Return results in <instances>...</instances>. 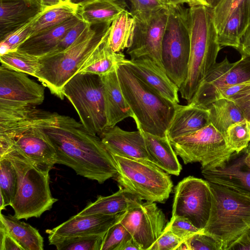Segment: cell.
I'll return each instance as SVG.
<instances>
[{
  "mask_svg": "<svg viewBox=\"0 0 250 250\" xmlns=\"http://www.w3.org/2000/svg\"><path fill=\"white\" fill-rule=\"evenodd\" d=\"M41 127L56 149L57 164L67 166L78 175L100 184L116 176L112 155L101 138L90 133L81 123L54 112Z\"/></svg>",
  "mask_w": 250,
  "mask_h": 250,
  "instance_id": "obj_1",
  "label": "cell"
},
{
  "mask_svg": "<svg viewBox=\"0 0 250 250\" xmlns=\"http://www.w3.org/2000/svg\"><path fill=\"white\" fill-rule=\"evenodd\" d=\"M186 12L190 53L187 78L179 92L181 97L189 104L200 84L217 62L221 46L218 41L212 8L192 5L187 8Z\"/></svg>",
  "mask_w": 250,
  "mask_h": 250,
  "instance_id": "obj_2",
  "label": "cell"
},
{
  "mask_svg": "<svg viewBox=\"0 0 250 250\" xmlns=\"http://www.w3.org/2000/svg\"><path fill=\"white\" fill-rule=\"evenodd\" d=\"M123 94L133 114L137 129L164 137L173 116L175 104L149 86L126 64L116 66Z\"/></svg>",
  "mask_w": 250,
  "mask_h": 250,
  "instance_id": "obj_3",
  "label": "cell"
},
{
  "mask_svg": "<svg viewBox=\"0 0 250 250\" xmlns=\"http://www.w3.org/2000/svg\"><path fill=\"white\" fill-rule=\"evenodd\" d=\"M111 23L89 25L64 51L39 58L40 68L35 77L61 100L65 84L108 36Z\"/></svg>",
  "mask_w": 250,
  "mask_h": 250,
  "instance_id": "obj_4",
  "label": "cell"
},
{
  "mask_svg": "<svg viewBox=\"0 0 250 250\" xmlns=\"http://www.w3.org/2000/svg\"><path fill=\"white\" fill-rule=\"evenodd\" d=\"M212 197L208 221L202 229L228 250L250 228V195L209 182Z\"/></svg>",
  "mask_w": 250,
  "mask_h": 250,
  "instance_id": "obj_5",
  "label": "cell"
},
{
  "mask_svg": "<svg viewBox=\"0 0 250 250\" xmlns=\"http://www.w3.org/2000/svg\"><path fill=\"white\" fill-rule=\"evenodd\" d=\"M1 157H6L11 162L17 174V192L10 205L14 216L27 220L40 217L49 210L58 199L52 196L49 175L38 169L15 149H9Z\"/></svg>",
  "mask_w": 250,
  "mask_h": 250,
  "instance_id": "obj_6",
  "label": "cell"
},
{
  "mask_svg": "<svg viewBox=\"0 0 250 250\" xmlns=\"http://www.w3.org/2000/svg\"><path fill=\"white\" fill-rule=\"evenodd\" d=\"M111 154L118 170L113 178L120 187L148 202L162 203L168 199L173 188L169 174L151 162Z\"/></svg>",
  "mask_w": 250,
  "mask_h": 250,
  "instance_id": "obj_7",
  "label": "cell"
},
{
  "mask_svg": "<svg viewBox=\"0 0 250 250\" xmlns=\"http://www.w3.org/2000/svg\"><path fill=\"white\" fill-rule=\"evenodd\" d=\"M63 93L76 110L84 128L100 137L107 128L101 76L78 73L65 84Z\"/></svg>",
  "mask_w": 250,
  "mask_h": 250,
  "instance_id": "obj_8",
  "label": "cell"
},
{
  "mask_svg": "<svg viewBox=\"0 0 250 250\" xmlns=\"http://www.w3.org/2000/svg\"><path fill=\"white\" fill-rule=\"evenodd\" d=\"M168 10L162 43V62L167 75L180 89L187 78L190 53L187 8L183 5H168Z\"/></svg>",
  "mask_w": 250,
  "mask_h": 250,
  "instance_id": "obj_9",
  "label": "cell"
},
{
  "mask_svg": "<svg viewBox=\"0 0 250 250\" xmlns=\"http://www.w3.org/2000/svg\"><path fill=\"white\" fill-rule=\"evenodd\" d=\"M169 141L185 164L199 162L201 169L220 166L234 152L228 147L224 135L211 123L194 132Z\"/></svg>",
  "mask_w": 250,
  "mask_h": 250,
  "instance_id": "obj_10",
  "label": "cell"
},
{
  "mask_svg": "<svg viewBox=\"0 0 250 250\" xmlns=\"http://www.w3.org/2000/svg\"><path fill=\"white\" fill-rule=\"evenodd\" d=\"M212 204L209 182L189 176L175 188L172 217L182 216L202 230L210 215Z\"/></svg>",
  "mask_w": 250,
  "mask_h": 250,
  "instance_id": "obj_11",
  "label": "cell"
},
{
  "mask_svg": "<svg viewBox=\"0 0 250 250\" xmlns=\"http://www.w3.org/2000/svg\"><path fill=\"white\" fill-rule=\"evenodd\" d=\"M250 80V57L241 55L230 62L227 56L208 72L194 95L191 105L207 109L213 102L218 90Z\"/></svg>",
  "mask_w": 250,
  "mask_h": 250,
  "instance_id": "obj_12",
  "label": "cell"
},
{
  "mask_svg": "<svg viewBox=\"0 0 250 250\" xmlns=\"http://www.w3.org/2000/svg\"><path fill=\"white\" fill-rule=\"evenodd\" d=\"M168 14V5L147 16L134 18V37L131 45L126 50L130 59L148 56L165 70L162 58V43Z\"/></svg>",
  "mask_w": 250,
  "mask_h": 250,
  "instance_id": "obj_13",
  "label": "cell"
},
{
  "mask_svg": "<svg viewBox=\"0 0 250 250\" xmlns=\"http://www.w3.org/2000/svg\"><path fill=\"white\" fill-rule=\"evenodd\" d=\"M120 222L141 250H149L167 225L163 211L155 202L148 201L142 202L126 211Z\"/></svg>",
  "mask_w": 250,
  "mask_h": 250,
  "instance_id": "obj_14",
  "label": "cell"
},
{
  "mask_svg": "<svg viewBox=\"0 0 250 250\" xmlns=\"http://www.w3.org/2000/svg\"><path fill=\"white\" fill-rule=\"evenodd\" d=\"M44 86L26 74L0 67V106H36L44 99Z\"/></svg>",
  "mask_w": 250,
  "mask_h": 250,
  "instance_id": "obj_15",
  "label": "cell"
},
{
  "mask_svg": "<svg viewBox=\"0 0 250 250\" xmlns=\"http://www.w3.org/2000/svg\"><path fill=\"white\" fill-rule=\"evenodd\" d=\"M41 125L29 128L15 138L9 144L5 152L10 149L16 150L36 168L49 175L57 164V153Z\"/></svg>",
  "mask_w": 250,
  "mask_h": 250,
  "instance_id": "obj_16",
  "label": "cell"
},
{
  "mask_svg": "<svg viewBox=\"0 0 250 250\" xmlns=\"http://www.w3.org/2000/svg\"><path fill=\"white\" fill-rule=\"evenodd\" d=\"M250 144L241 151L234 152L220 166L201 169L209 182L250 195V167L246 162Z\"/></svg>",
  "mask_w": 250,
  "mask_h": 250,
  "instance_id": "obj_17",
  "label": "cell"
},
{
  "mask_svg": "<svg viewBox=\"0 0 250 250\" xmlns=\"http://www.w3.org/2000/svg\"><path fill=\"white\" fill-rule=\"evenodd\" d=\"M125 212L111 215L76 214L56 227L46 230L49 243L53 245L57 241L73 237L104 235L111 227L120 221Z\"/></svg>",
  "mask_w": 250,
  "mask_h": 250,
  "instance_id": "obj_18",
  "label": "cell"
},
{
  "mask_svg": "<svg viewBox=\"0 0 250 250\" xmlns=\"http://www.w3.org/2000/svg\"><path fill=\"white\" fill-rule=\"evenodd\" d=\"M52 113L34 106H0V142L8 143L49 119Z\"/></svg>",
  "mask_w": 250,
  "mask_h": 250,
  "instance_id": "obj_19",
  "label": "cell"
},
{
  "mask_svg": "<svg viewBox=\"0 0 250 250\" xmlns=\"http://www.w3.org/2000/svg\"><path fill=\"white\" fill-rule=\"evenodd\" d=\"M121 62L127 65L132 72L161 96L175 104L179 103V88L150 57L143 56L126 59Z\"/></svg>",
  "mask_w": 250,
  "mask_h": 250,
  "instance_id": "obj_20",
  "label": "cell"
},
{
  "mask_svg": "<svg viewBox=\"0 0 250 250\" xmlns=\"http://www.w3.org/2000/svg\"><path fill=\"white\" fill-rule=\"evenodd\" d=\"M100 137L112 154L152 163L140 130L128 131L115 125L106 129Z\"/></svg>",
  "mask_w": 250,
  "mask_h": 250,
  "instance_id": "obj_21",
  "label": "cell"
},
{
  "mask_svg": "<svg viewBox=\"0 0 250 250\" xmlns=\"http://www.w3.org/2000/svg\"><path fill=\"white\" fill-rule=\"evenodd\" d=\"M0 41L31 21L45 8L38 0H0Z\"/></svg>",
  "mask_w": 250,
  "mask_h": 250,
  "instance_id": "obj_22",
  "label": "cell"
},
{
  "mask_svg": "<svg viewBox=\"0 0 250 250\" xmlns=\"http://www.w3.org/2000/svg\"><path fill=\"white\" fill-rule=\"evenodd\" d=\"M103 86L107 128L133 114L121 90L115 69L101 76Z\"/></svg>",
  "mask_w": 250,
  "mask_h": 250,
  "instance_id": "obj_23",
  "label": "cell"
},
{
  "mask_svg": "<svg viewBox=\"0 0 250 250\" xmlns=\"http://www.w3.org/2000/svg\"><path fill=\"white\" fill-rule=\"evenodd\" d=\"M76 14L64 22L30 36L17 50L39 58L51 53L66 33L80 21Z\"/></svg>",
  "mask_w": 250,
  "mask_h": 250,
  "instance_id": "obj_24",
  "label": "cell"
},
{
  "mask_svg": "<svg viewBox=\"0 0 250 250\" xmlns=\"http://www.w3.org/2000/svg\"><path fill=\"white\" fill-rule=\"evenodd\" d=\"M210 123L207 109L190 104H176L172 119L167 131L169 140L194 132Z\"/></svg>",
  "mask_w": 250,
  "mask_h": 250,
  "instance_id": "obj_25",
  "label": "cell"
},
{
  "mask_svg": "<svg viewBox=\"0 0 250 250\" xmlns=\"http://www.w3.org/2000/svg\"><path fill=\"white\" fill-rule=\"evenodd\" d=\"M137 194L122 187L116 192L107 196L99 195L96 201L90 202L77 214L83 216L101 214L115 215L125 212L143 202Z\"/></svg>",
  "mask_w": 250,
  "mask_h": 250,
  "instance_id": "obj_26",
  "label": "cell"
},
{
  "mask_svg": "<svg viewBox=\"0 0 250 250\" xmlns=\"http://www.w3.org/2000/svg\"><path fill=\"white\" fill-rule=\"evenodd\" d=\"M142 133L151 162L168 174L178 176L182 166L167 136L160 137Z\"/></svg>",
  "mask_w": 250,
  "mask_h": 250,
  "instance_id": "obj_27",
  "label": "cell"
},
{
  "mask_svg": "<svg viewBox=\"0 0 250 250\" xmlns=\"http://www.w3.org/2000/svg\"><path fill=\"white\" fill-rule=\"evenodd\" d=\"M250 23L248 4L244 0L218 32V41L222 46L239 48L241 39Z\"/></svg>",
  "mask_w": 250,
  "mask_h": 250,
  "instance_id": "obj_28",
  "label": "cell"
},
{
  "mask_svg": "<svg viewBox=\"0 0 250 250\" xmlns=\"http://www.w3.org/2000/svg\"><path fill=\"white\" fill-rule=\"evenodd\" d=\"M108 37L87 59L78 73L101 76L115 69L125 59L121 52L116 53L111 50L108 44Z\"/></svg>",
  "mask_w": 250,
  "mask_h": 250,
  "instance_id": "obj_29",
  "label": "cell"
},
{
  "mask_svg": "<svg viewBox=\"0 0 250 250\" xmlns=\"http://www.w3.org/2000/svg\"><path fill=\"white\" fill-rule=\"evenodd\" d=\"M125 10L121 4L110 0H94L78 7L77 14L83 21L93 25L111 23Z\"/></svg>",
  "mask_w": 250,
  "mask_h": 250,
  "instance_id": "obj_30",
  "label": "cell"
},
{
  "mask_svg": "<svg viewBox=\"0 0 250 250\" xmlns=\"http://www.w3.org/2000/svg\"><path fill=\"white\" fill-rule=\"evenodd\" d=\"M20 220L14 215H0V221L24 250H43V238L38 230Z\"/></svg>",
  "mask_w": 250,
  "mask_h": 250,
  "instance_id": "obj_31",
  "label": "cell"
},
{
  "mask_svg": "<svg viewBox=\"0 0 250 250\" xmlns=\"http://www.w3.org/2000/svg\"><path fill=\"white\" fill-rule=\"evenodd\" d=\"M136 27V20L127 10L124 11L112 22L108 37L111 50L120 52L131 45Z\"/></svg>",
  "mask_w": 250,
  "mask_h": 250,
  "instance_id": "obj_32",
  "label": "cell"
},
{
  "mask_svg": "<svg viewBox=\"0 0 250 250\" xmlns=\"http://www.w3.org/2000/svg\"><path fill=\"white\" fill-rule=\"evenodd\" d=\"M210 123L224 136L228 128L232 124L245 119L238 106L228 98L219 99L207 108Z\"/></svg>",
  "mask_w": 250,
  "mask_h": 250,
  "instance_id": "obj_33",
  "label": "cell"
},
{
  "mask_svg": "<svg viewBox=\"0 0 250 250\" xmlns=\"http://www.w3.org/2000/svg\"><path fill=\"white\" fill-rule=\"evenodd\" d=\"M78 8L67 2L45 9L33 20L30 36L67 21L77 14Z\"/></svg>",
  "mask_w": 250,
  "mask_h": 250,
  "instance_id": "obj_34",
  "label": "cell"
},
{
  "mask_svg": "<svg viewBox=\"0 0 250 250\" xmlns=\"http://www.w3.org/2000/svg\"><path fill=\"white\" fill-rule=\"evenodd\" d=\"M1 65L11 70L35 76L40 68L39 58L16 50L0 55Z\"/></svg>",
  "mask_w": 250,
  "mask_h": 250,
  "instance_id": "obj_35",
  "label": "cell"
},
{
  "mask_svg": "<svg viewBox=\"0 0 250 250\" xmlns=\"http://www.w3.org/2000/svg\"><path fill=\"white\" fill-rule=\"evenodd\" d=\"M17 185V174L13 165L8 158H0V194L4 199L5 207L13 202Z\"/></svg>",
  "mask_w": 250,
  "mask_h": 250,
  "instance_id": "obj_36",
  "label": "cell"
},
{
  "mask_svg": "<svg viewBox=\"0 0 250 250\" xmlns=\"http://www.w3.org/2000/svg\"><path fill=\"white\" fill-rule=\"evenodd\" d=\"M228 147L238 152L246 148L250 142V122L245 119L231 125L224 135Z\"/></svg>",
  "mask_w": 250,
  "mask_h": 250,
  "instance_id": "obj_37",
  "label": "cell"
},
{
  "mask_svg": "<svg viewBox=\"0 0 250 250\" xmlns=\"http://www.w3.org/2000/svg\"><path fill=\"white\" fill-rule=\"evenodd\" d=\"M104 235L70 237L57 241L53 245L58 250H101Z\"/></svg>",
  "mask_w": 250,
  "mask_h": 250,
  "instance_id": "obj_38",
  "label": "cell"
},
{
  "mask_svg": "<svg viewBox=\"0 0 250 250\" xmlns=\"http://www.w3.org/2000/svg\"><path fill=\"white\" fill-rule=\"evenodd\" d=\"M131 238L129 231L119 222L111 227L105 233L101 250H121L125 243Z\"/></svg>",
  "mask_w": 250,
  "mask_h": 250,
  "instance_id": "obj_39",
  "label": "cell"
},
{
  "mask_svg": "<svg viewBox=\"0 0 250 250\" xmlns=\"http://www.w3.org/2000/svg\"><path fill=\"white\" fill-rule=\"evenodd\" d=\"M32 20L0 42V55L16 50L31 35Z\"/></svg>",
  "mask_w": 250,
  "mask_h": 250,
  "instance_id": "obj_40",
  "label": "cell"
},
{
  "mask_svg": "<svg viewBox=\"0 0 250 250\" xmlns=\"http://www.w3.org/2000/svg\"><path fill=\"white\" fill-rule=\"evenodd\" d=\"M244 0H220L213 8V15L217 32L223 27L231 15Z\"/></svg>",
  "mask_w": 250,
  "mask_h": 250,
  "instance_id": "obj_41",
  "label": "cell"
},
{
  "mask_svg": "<svg viewBox=\"0 0 250 250\" xmlns=\"http://www.w3.org/2000/svg\"><path fill=\"white\" fill-rule=\"evenodd\" d=\"M166 227L182 240H185L202 230L195 227L188 220L182 216L171 217Z\"/></svg>",
  "mask_w": 250,
  "mask_h": 250,
  "instance_id": "obj_42",
  "label": "cell"
},
{
  "mask_svg": "<svg viewBox=\"0 0 250 250\" xmlns=\"http://www.w3.org/2000/svg\"><path fill=\"white\" fill-rule=\"evenodd\" d=\"M185 240L189 250H221V247L216 240L202 230Z\"/></svg>",
  "mask_w": 250,
  "mask_h": 250,
  "instance_id": "obj_43",
  "label": "cell"
},
{
  "mask_svg": "<svg viewBox=\"0 0 250 250\" xmlns=\"http://www.w3.org/2000/svg\"><path fill=\"white\" fill-rule=\"evenodd\" d=\"M168 5L161 0H134L130 13L135 18H139L166 8Z\"/></svg>",
  "mask_w": 250,
  "mask_h": 250,
  "instance_id": "obj_44",
  "label": "cell"
},
{
  "mask_svg": "<svg viewBox=\"0 0 250 250\" xmlns=\"http://www.w3.org/2000/svg\"><path fill=\"white\" fill-rule=\"evenodd\" d=\"M89 25L81 19L66 33L55 48L47 55L58 53L67 49L77 40Z\"/></svg>",
  "mask_w": 250,
  "mask_h": 250,
  "instance_id": "obj_45",
  "label": "cell"
},
{
  "mask_svg": "<svg viewBox=\"0 0 250 250\" xmlns=\"http://www.w3.org/2000/svg\"><path fill=\"white\" fill-rule=\"evenodd\" d=\"M182 241L166 226L159 237L149 250H176Z\"/></svg>",
  "mask_w": 250,
  "mask_h": 250,
  "instance_id": "obj_46",
  "label": "cell"
},
{
  "mask_svg": "<svg viewBox=\"0 0 250 250\" xmlns=\"http://www.w3.org/2000/svg\"><path fill=\"white\" fill-rule=\"evenodd\" d=\"M250 89V80L234 85L227 86L218 90L214 96L213 102L221 98H227L236 94Z\"/></svg>",
  "mask_w": 250,
  "mask_h": 250,
  "instance_id": "obj_47",
  "label": "cell"
},
{
  "mask_svg": "<svg viewBox=\"0 0 250 250\" xmlns=\"http://www.w3.org/2000/svg\"><path fill=\"white\" fill-rule=\"evenodd\" d=\"M0 222V250H24L9 233L3 223Z\"/></svg>",
  "mask_w": 250,
  "mask_h": 250,
  "instance_id": "obj_48",
  "label": "cell"
},
{
  "mask_svg": "<svg viewBox=\"0 0 250 250\" xmlns=\"http://www.w3.org/2000/svg\"><path fill=\"white\" fill-rule=\"evenodd\" d=\"M227 98L234 102L240 109L245 119L250 122V89Z\"/></svg>",
  "mask_w": 250,
  "mask_h": 250,
  "instance_id": "obj_49",
  "label": "cell"
},
{
  "mask_svg": "<svg viewBox=\"0 0 250 250\" xmlns=\"http://www.w3.org/2000/svg\"><path fill=\"white\" fill-rule=\"evenodd\" d=\"M250 250V228L246 231L228 250Z\"/></svg>",
  "mask_w": 250,
  "mask_h": 250,
  "instance_id": "obj_50",
  "label": "cell"
},
{
  "mask_svg": "<svg viewBox=\"0 0 250 250\" xmlns=\"http://www.w3.org/2000/svg\"><path fill=\"white\" fill-rule=\"evenodd\" d=\"M237 50L241 55L250 57V23L241 39Z\"/></svg>",
  "mask_w": 250,
  "mask_h": 250,
  "instance_id": "obj_51",
  "label": "cell"
},
{
  "mask_svg": "<svg viewBox=\"0 0 250 250\" xmlns=\"http://www.w3.org/2000/svg\"><path fill=\"white\" fill-rule=\"evenodd\" d=\"M141 250L140 247L132 237L127 241L121 248V250Z\"/></svg>",
  "mask_w": 250,
  "mask_h": 250,
  "instance_id": "obj_52",
  "label": "cell"
},
{
  "mask_svg": "<svg viewBox=\"0 0 250 250\" xmlns=\"http://www.w3.org/2000/svg\"><path fill=\"white\" fill-rule=\"evenodd\" d=\"M45 8L52 7L62 3L60 0H38Z\"/></svg>",
  "mask_w": 250,
  "mask_h": 250,
  "instance_id": "obj_53",
  "label": "cell"
},
{
  "mask_svg": "<svg viewBox=\"0 0 250 250\" xmlns=\"http://www.w3.org/2000/svg\"><path fill=\"white\" fill-rule=\"evenodd\" d=\"M116 2L124 6L127 11L130 12L133 7L134 0H110Z\"/></svg>",
  "mask_w": 250,
  "mask_h": 250,
  "instance_id": "obj_54",
  "label": "cell"
},
{
  "mask_svg": "<svg viewBox=\"0 0 250 250\" xmlns=\"http://www.w3.org/2000/svg\"><path fill=\"white\" fill-rule=\"evenodd\" d=\"M166 3L168 5H183L187 3L189 6L191 0H166Z\"/></svg>",
  "mask_w": 250,
  "mask_h": 250,
  "instance_id": "obj_55",
  "label": "cell"
},
{
  "mask_svg": "<svg viewBox=\"0 0 250 250\" xmlns=\"http://www.w3.org/2000/svg\"><path fill=\"white\" fill-rule=\"evenodd\" d=\"M93 0H69L68 3L78 7Z\"/></svg>",
  "mask_w": 250,
  "mask_h": 250,
  "instance_id": "obj_56",
  "label": "cell"
},
{
  "mask_svg": "<svg viewBox=\"0 0 250 250\" xmlns=\"http://www.w3.org/2000/svg\"><path fill=\"white\" fill-rule=\"evenodd\" d=\"M195 5H203L208 7V0H191V4L189 6Z\"/></svg>",
  "mask_w": 250,
  "mask_h": 250,
  "instance_id": "obj_57",
  "label": "cell"
},
{
  "mask_svg": "<svg viewBox=\"0 0 250 250\" xmlns=\"http://www.w3.org/2000/svg\"><path fill=\"white\" fill-rule=\"evenodd\" d=\"M176 250H189L188 245L185 240L181 242L176 248Z\"/></svg>",
  "mask_w": 250,
  "mask_h": 250,
  "instance_id": "obj_58",
  "label": "cell"
},
{
  "mask_svg": "<svg viewBox=\"0 0 250 250\" xmlns=\"http://www.w3.org/2000/svg\"><path fill=\"white\" fill-rule=\"evenodd\" d=\"M220 1V0H208V7L213 8Z\"/></svg>",
  "mask_w": 250,
  "mask_h": 250,
  "instance_id": "obj_59",
  "label": "cell"
},
{
  "mask_svg": "<svg viewBox=\"0 0 250 250\" xmlns=\"http://www.w3.org/2000/svg\"><path fill=\"white\" fill-rule=\"evenodd\" d=\"M5 202L2 196L0 194V209L1 211L2 209H5Z\"/></svg>",
  "mask_w": 250,
  "mask_h": 250,
  "instance_id": "obj_60",
  "label": "cell"
},
{
  "mask_svg": "<svg viewBox=\"0 0 250 250\" xmlns=\"http://www.w3.org/2000/svg\"><path fill=\"white\" fill-rule=\"evenodd\" d=\"M246 162L248 165L250 167V151L246 157Z\"/></svg>",
  "mask_w": 250,
  "mask_h": 250,
  "instance_id": "obj_61",
  "label": "cell"
},
{
  "mask_svg": "<svg viewBox=\"0 0 250 250\" xmlns=\"http://www.w3.org/2000/svg\"><path fill=\"white\" fill-rule=\"evenodd\" d=\"M248 4L249 12H250V0H247Z\"/></svg>",
  "mask_w": 250,
  "mask_h": 250,
  "instance_id": "obj_62",
  "label": "cell"
},
{
  "mask_svg": "<svg viewBox=\"0 0 250 250\" xmlns=\"http://www.w3.org/2000/svg\"><path fill=\"white\" fill-rule=\"evenodd\" d=\"M62 3H67L69 0H60Z\"/></svg>",
  "mask_w": 250,
  "mask_h": 250,
  "instance_id": "obj_63",
  "label": "cell"
},
{
  "mask_svg": "<svg viewBox=\"0 0 250 250\" xmlns=\"http://www.w3.org/2000/svg\"><path fill=\"white\" fill-rule=\"evenodd\" d=\"M162 0V1H164V2H165L166 3V0Z\"/></svg>",
  "mask_w": 250,
  "mask_h": 250,
  "instance_id": "obj_64",
  "label": "cell"
}]
</instances>
